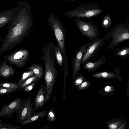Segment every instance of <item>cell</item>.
<instances>
[{"label": "cell", "instance_id": "23", "mask_svg": "<svg viewBox=\"0 0 129 129\" xmlns=\"http://www.w3.org/2000/svg\"><path fill=\"white\" fill-rule=\"evenodd\" d=\"M18 90V89L17 88H0V95L9 93Z\"/></svg>", "mask_w": 129, "mask_h": 129}, {"label": "cell", "instance_id": "18", "mask_svg": "<svg viewBox=\"0 0 129 129\" xmlns=\"http://www.w3.org/2000/svg\"><path fill=\"white\" fill-rule=\"evenodd\" d=\"M55 57L58 64L60 67L63 64V58L61 51L58 45H55Z\"/></svg>", "mask_w": 129, "mask_h": 129}, {"label": "cell", "instance_id": "3", "mask_svg": "<svg viewBox=\"0 0 129 129\" xmlns=\"http://www.w3.org/2000/svg\"><path fill=\"white\" fill-rule=\"evenodd\" d=\"M31 98L30 96L26 99L23 100L21 107L16 115L15 122L21 123L35 115Z\"/></svg>", "mask_w": 129, "mask_h": 129}, {"label": "cell", "instance_id": "2", "mask_svg": "<svg viewBox=\"0 0 129 129\" xmlns=\"http://www.w3.org/2000/svg\"><path fill=\"white\" fill-rule=\"evenodd\" d=\"M104 39H112L110 44L106 47L110 49L118 46L122 42L129 40V27L125 25H119L105 35Z\"/></svg>", "mask_w": 129, "mask_h": 129}, {"label": "cell", "instance_id": "14", "mask_svg": "<svg viewBox=\"0 0 129 129\" xmlns=\"http://www.w3.org/2000/svg\"><path fill=\"white\" fill-rule=\"evenodd\" d=\"M115 56H118L124 59L129 57V47L119 48L114 50Z\"/></svg>", "mask_w": 129, "mask_h": 129}, {"label": "cell", "instance_id": "22", "mask_svg": "<svg viewBox=\"0 0 129 129\" xmlns=\"http://www.w3.org/2000/svg\"><path fill=\"white\" fill-rule=\"evenodd\" d=\"M0 88H14L18 89V86L16 83L4 82L0 83Z\"/></svg>", "mask_w": 129, "mask_h": 129}, {"label": "cell", "instance_id": "20", "mask_svg": "<svg viewBox=\"0 0 129 129\" xmlns=\"http://www.w3.org/2000/svg\"><path fill=\"white\" fill-rule=\"evenodd\" d=\"M28 70L22 74L20 80L16 83L18 87L27 79L35 75L32 71Z\"/></svg>", "mask_w": 129, "mask_h": 129}, {"label": "cell", "instance_id": "24", "mask_svg": "<svg viewBox=\"0 0 129 129\" xmlns=\"http://www.w3.org/2000/svg\"><path fill=\"white\" fill-rule=\"evenodd\" d=\"M111 24V19L109 17H105L103 20L102 25L105 28H107L109 27Z\"/></svg>", "mask_w": 129, "mask_h": 129}, {"label": "cell", "instance_id": "8", "mask_svg": "<svg viewBox=\"0 0 129 129\" xmlns=\"http://www.w3.org/2000/svg\"><path fill=\"white\" fill-rule=\"evenodd\" d=\"M17 9H9L0 12V28L15 18L17 13Z\"/></svg>", "mask_w": 129, "mask_h": 129}, {"label": "cell", "instance_id": "16", "mask_svg": "<svg viewBox=\"0 0 129 129\" xmlns=\"http://www.w3.org/2000/svg\"><path fill=\"white\" fill-rule=\"evenodd\" d=\"M101 12L100 10L95 9L87 10L82 11L77 14L78 17H89L96 15Z\"/></svg>", "mask_w": 129, "mask_h": 129}, {"label": "cell", "instance_id": "26", "mask_svg": "<svg viewBox=\"0 0 129 129\" xmlns=\"http://www.w3.org/2000/svg\"><path fill=\"white\" fill-rule=\"evenodd\" d=\"M37 81H35L28 85L26 86L24 88L22 89L24 91L27 92H29L31 91L33 88L36 84Z\"/></svg>", "mask_w": 129, "mask_h": 129}, {"label": "cell", "instance_id": "19", "mask_svg": "<svg viewBox=\"0 0 129 129\" xmlns=\"http://www.w3.org/2000/svg\"><path fill=\"white\" fill-rule=\"evenodd\" d=\"M38 80L37 76L34 75L27 79L19 85L18 87V90L20 91L27 86L35 81H38Z\"/></svg>", "mask_w": 129, "mask_h": 129}, {"label": "cell", "instance_id": "1", "mask_svg": "<svg viewBox=\"0 0 129 129\" xmlns=\"http://www.w3.org/2000/svg\"><path fill=\"white\" fill-rule=\"evenodd\" d=\"M7 37L5 46L22 40L29 33L31 23L23 9L18 11Z\"/></svg>", "mask_w": 129, "mask_h": 129}, {"label": "cell", "instance_id": "10", "mask_svg": "<svg viewBox=\"0 0 129 129\" xmlns=\"http://www.w3.org/2000/svg\"><path fill=\"white\" fill-rule=\"evenodd\" d=\"M29 51L26 49H23L15 54L13 56V59L14 61H17V62L20 66H23L29 59Z\"/></svg>", "mask_w": 129, "mask_h": 129}, {"label": "cell", "instance_id": "29", "mask_svg": "<svg viewBox=\"0 0 129 129\" xmlns=\"http://www.w3.org/2000/svg\"><path fill=\"white\" fill-rule=\"evenodd\" d=\"M113 90L112 87L109 86H106L104 88L105 91L107 92H109Z\"/></svg>", "mask_w": 129, "mask_h": 129}, {"label": "cell", "instance_id": "28", "mask_svg": "<svg viewBox=\"0 0 129 129\" xmlns=\"http://www.w3.org/2000/svg\"><path fill=\"white\" fill-rule=\"evenodd\" d=\"M89 83L87 81H85L82 83L79 86V89L80 90H82L86 88L89 86Z\"/></svg>", "mask_w": 129, "mask_h": 129}, {"label": "cell", "instance_id": "13", "mask_svg": "<svg viewBox=\"0 0 129 129\" xmlns=\"http://www.w3.org/2000/svg\"><path fill=\"white\" fill-rule=\"evenodd\" d=\"M28 70L32 71L38 79H40L43 74V70L42 66L40 64H33L27 68Z\"/></svg>", "mask_w": 129, "mask_h": 129}, {"label": "cell", "instance_id": "31", "mask_svg": "<svg viewBox=\"0 0 129 129\" xmlns=\"http://www.w3.org/2000/svg\"><path fill=\"white\" fill-rule=\"evenodd\" d=\"M2 123H1V122H0V127L2 126Z\"/></svg>", "mask_w": 129, "mask_h": 129}, {"label": "cell", "instance_id": "6", "mask_svg": "<svg viewBox=\"0 0 129 129\" xmlns=\"http://www.w3.org/2000/svg\"><path fill=\"white\" fill-rule=\"evenodd\" d=\"M92 41V43L88 47L83 56L81 60V64L89 61L91 58L95 55L99 50L103 46L104 40L97 38Z\"/></svg>", "mask_w": 129, "mask_h": 129}, {"label": "cell", "instance_id": "9", "mask_svg": "<svg viewBox=\"0 0 129 129\" xmlns=\"http://www.w3.org/2000/svg\"><path fill=\"white\" fill-rule=\"evenodd\" d=\"M46 95V87L43 83L40 87L35 99L34 109L41 108L45 103Z\"/></svg>", "mask_w": 129, "mask_h": 129}, {"label": "cell", "instance_id": "12", "mask_svg": "<svg viewBox=\"0 0 129 129\" xmlns=\"http://www.w3.org/2000/svg\"><path fill=\"white\" fill-rule=\"evenodd\" d=\"M15 73L14 69L10 67L5 66L0 68V76L3 78H9L11 76H13Z\"/></svg>", "mask_w": 129, "mask_h": 129}, {"label": "cell", "instance_id": "21", "mask_svg": "<svg viewBox=\"0 0 129 129\" xmlns=\"http://www.w3.org/2000/svg\"><path fill=\"white\" fill-rule=\"evenodd\" d=\"M57 114L54 110L51 107L49 110L47 117V119L51 122H54L56 118Z\"/></svg>", "mask_w": 129, "mask_h": 129}, {"label": "cell", "instance_id": "15", "mask_svg": "<svg viewBox=\"0 0 129 129\" xmlns=\"http://www.w3.org/2000/svg\"><path fill=\"white\" fill-rule=\"evenodd\" d=\"M47 113V111L46 109H44L35 115L30 118L27 119L21 123V125H24L36 120L39 118H42L46 116Z\"/></svg>", "mask_w": 129, "mask_h": 129}, {"label": "cell", "instance_id": "7", "mask_svg": "<svg viewBox=\"0 0 129 129\" xmlns=\"http://www.w3.org/2000/svg\"><path fill=\"white\" fill-rule=\"evenodd\" d=\"M23 100L20 98L12 101L7 105L4 104L0 111V117L6 116L10 118L13 114L17 113L21 108Z\"/></svg>", "mask_w": 129, "mask_h": 129}, {"label": "cell", "instance_id": "27", "mask_svg": "<svg viewBox=\"0 0 129 129\" xmlns=\"http://www.w3.org/2000/svg\"><path fill=\"white\" fill-rule=\"evenodd\" d=\"M84 79V77L82 76L78 77L75 80L74 84L76 85H78L82 83Z\"/></svg>", "mask_w": 129, "mask_h": 129}, {"label": "cell", "instance_id": "17", "mask_svg": "<svg viewBox=\"0 0 129 129\" xmlns=\"http://www.w3.org/2000/svg\"><path fill=\"white\" fill-rule=\"evenodd\" d=\"M95 78H112L115 77L116 75L113 72L103 71L96 72L92 75Z\"/></svg>", "mask_w": 129, "mask_h": 129}, {"label": "cell", "instance_id": "5", "mask_svg": "<svg viewBox=\"0 0 129 129\" xmlns=\"http://www.w3.org/2000/svg\"><path fill=\"white\" fill-rule=\"evenodd\" d=\"M92 41H89L80 46L74 53L72 59V77H76L78 72L80 71L81 62L83 56Z\"/></svg>", "mask_w": 129, "mask_h": 129}, {"label": "cell", "instance_id": "30", "mask_svg": "<svg viewBox=\"0 0 129 129\" xmlns=\"http://www.w3.org/2000/svg\"><path fill=\"white\" fill-rule=\"evenodd\" d=\"M124 125H125L123 123L122 124L121 126L119 128H118V129H123L124 127Z\"/></svg>", "mask_w": 129, "mask_h": 129}, {"label": "cell", "instance_id": "4", "mask_svg": "<svg viewBox=\"0 0 129 129\" xmlns=\"http://www.w3.org/2000/svg\"><path fill=\"white\" fill-rule=\"evenodd\" d=\"M76 25L80 33L88 39L93 41L98 38V28L92 23L79 20L76 22Z\"/></svg>", "mask_w": 129, "mask_h": 129}, {"label": "cell", "instance_id": "11", "mask_svg": "<svg viewBox=\"0 0 129 129\" xmlns=\"http://www.w3.org/2000/svg\"><path fill=\"white\" fill-rule=\"evenodd\" d=\"M106 60V58L104 55L93 62L89 61L84 63L83 68L89 71H93L101 67Z\"/></svg>", "mask_w": 129, "mask_h": 129}, {"label": "cell", "instance_id": "25", "mask_svg": "<svg viewBox=\"0 0 129 129\" xmlns=\"http://www.w3.org/2000/svg\"><path fill=\"white\" fill-rule=\"evenodd\" d=\"M120 121L111 122L108 125L109 128L111 129H115L117 128L119 125L121 123Z\"/></svg>", "mask_w": 129, "mask_h": 129}]
</instances>
